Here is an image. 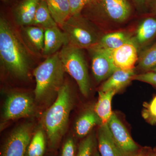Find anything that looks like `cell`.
<instances>
[{
	"label": "cell",
	"mask_w": 156,
	"mask_h": 156,
	"mask_svg": "<svg viewBox=\"0 0 156 156\" xmlns=\"http://www.w3.org/2000/svg\"><path fill=\"white\" fill-rule=\"evenodd\" d=\"M5 17L0 18V60L12 75L21 79L28 77L30 57L26 45Z\"/></svg>",
	"instance_id": "1"
},
{
	"label": "cell",
	"mask_w": 156,
	"mask_h": 156,
	"mask_svg": "<svg viewBox=\"0 0 156 156\" xmlns=\"http://www.w3.org/2000/svg\"><path fill=\"white\" fill-rule=\"evenodd\" d=\"M73 103L70 88L64 83L57 93L56 100L45 113L43 118L48 144L52 150L58 147L67 129Z\"/></svg>",
	"instance_id": "2"
},
{
	"label": "cell",
	"mask_w": 156,
	"mask_h": 156,
	"mask_svg": "<svg viewBox=\"0 0 156 156\" xmlns=\"http://www.w3.org/2000/svg\"><path fill=\"white\" fill-rule=\"evenodd\" d=\"M65 70L58 52L48 56L34 71L35 78V96L38 101L48 99L57 95L64 84Z\"/></svg>",
	"instance_id": "3"
},
{
	"label": "cell",
	"mask_w": 156,
	"mask_h": 156,
	"mask_svg": "<svg viewBox=\"0 0 156 156\" xmlns=\"http://www.w3.org/2000/svg\"><path fill=\"white\" fill-rule=\"evenodd\" d=\"M58 53L66 72L75 80L81 93L84 96H88L90 89V81L82 49L68 44Z\"/></svg>",
	"instance_id": "4"
},
{
	"label": "cell",
	"mask_w": 156,
	"mask_h": 156,
	"mask_svg": "<svg viewBox=\"0 0 156 156\" xmlns=\"http://www.w3.org/2000/svg\"><path fill=\"white\" fill-rule=\"evenodd\" d=\"M61 27L67 36L69 44L79 49H90L100 39L95 29L81 13L70 16Z\"/></svg>",
	"instance_id": "5"
},
{
	"label": "cell",
	"mask_w": 156,
	"mask_h": 156,
	"mask_svg": "<svg viewBox=\"0 0 156 156\" xmlns=\"http://www.w3.org/2000/svg\"><path fill=\"white\" fill-rule=\"evenodd\" d=\"M131 10L128 0H92L82 12L83 11L84 14L90 17H101L121 23L130 17Z\"/></svg>",
	"instance_id": "6"
},
{
	"label": "cell",
	"mask_w": 156,
	"mask_h": 156,
	"mask_svg": "<svg viewBox=\"0 0 156 156\" xmlns=\"http://www.w3.org/2000/svg\"><path fill=\"white\" fill-rule=\"evenodd\" d=\"M32 126H19L7 138L1 147V156H25L32 139Z\"/></svg>",
	"instance_id": "7"
},
{
	"label": "cell",
	"mask_w": 156,
	"mask_h": 156,
	"mask_svg": "<svg viewBox=\"0 0 156 156\" xmlns=\"http://www.w3.org/2000/svg\"><path fill=\"white\" fill-rule=\"evenodd\" d=\"M34 109L32 98L26 93L14 92L8 95L4 107L3 118L5 120L30 116Z\"/></svg>",
	"instance_id": "8"
},
{
	"label": "cell",
	"mask_w": 156,
	"mask_h": 156,
	"mask_svg": "<svg viewBox=\"0 0 156 156\" xmlns=\"http://www.w3.org/2000/svg\"><path fill=\"white\" fill-rule=\"evenodd\" d=\"M112 136L122 156H131L140 149L125 126L113 113L107 123Z\"/></svg>",
	"instance_id": "9"
},
{
	"label": "cell",
	"mask_w": 156,
	"mask_h": 156,
	"mask_svg": "<svg viewBox=\"0 0 156 156\" xmlns=\"http://www.w3.org/2000/svg\"><path fill=\"white\" fill-rule=\"evenodd\" d=\"M89 50L92 55V69L93 76L98 83L108 79L116 70L112 57V51L95 45Z\"/></svg>",
	"instance_id": "10"
},
{
	"label": "cell",
	"mask_w": 156,
	"mask_h": 156,
	"mask_svg": "<svg viewBox=\"0 0 156 156\" xmlns=\"http://www.w3.org/2000/svg\"><path fill=\"white\" fill-rule=\"evenodd\" d=\"M137 46L133 38L131 41L112 50V59L118 68L123 69H134V66L138 60Z\"/></svg>",
	"instance_id": "11"
},
{
	"label": "cell",
	"mask_w": 156,
	"mask_h": 156,
	"mask_svg": "<svg viewBox=\"0 0 156 156\" xmlns=\"http://www.w3.org/2000/svg\"><path fill=\"white\" fill-rule=\"evenodd\" d=\"M58 26L45 29L43 54L47 57L57 53L60 48L69 44L67 36Z\"/></svg>",
	"instance_id": "12"
},
{
	"label": "cell",
	"mask_w": 156,
	"mask_h": 156,
	"mask_svg": "<svg viewBox=\"0 0 156 156\" xmlns=\"http://www.w3.org/2000/svg\"><path fill=\"white\" fill-rule=\"evenodd\" d=\"M41 0H21L13 10L14 20L18 25H32Z\"/></svg>",
	"instance_id": "13"
},
{
	"label": "cell",
	"mask_w": 156,
	"mask_h": 156,
	"mask_svg": "<svg viewBox=\"0 0 156 156\" xmlns=\"http://www.w3.org/2000/svg\"><path fill=\"white\" fill-rule=\"evenodd\" d=\"M45 30L34 25L22 27V38L27 48L34 53H43Z\"/></svg>",
	"instance_id": "14"
},
{
	"label": "cell",
	"mask_w": 156,
	"mask_h": 156,
	"mask_svg": "<svg viewBox=\"0 0 156 156\" xmlns=\"http://www.w3.org/2000/svg\"><path fill=\"white\" fill-rule=\"evenodd\" d=\"M97 140L98 150L101 156H122L115 142L107 123L101 125Z\"/></svg>",
	"instance_id": "15"
},
{
	"label": "cell",
	"mask_w": 156,
	"mask_h": 156,
	"mask_svg": "<svg viewBox=\"0 0 156 156\" xmlns=\"http://www.w3.org/2000/svg\"><path fill=\"white\" fill-rule=\"evenodd\" d=\"M135 75L134 69H118L102 84L100 91L105 92L110 90H115L118 92L133 80V78Z\"/></svg>",
	"instance_id": "16"
},
{
	"label": "cell",
	"mask_w": 156,
	"mask_h": 156,
	"mask_svg": "<svg viewBox=\"0 0 156 156\" xmlns=\"http://www.w3.org/2000/svg\"><path fill=\"white\" fill-rule=\"evenodd\" d=\"M117 92L115 90L98 92V100L95 105V112L99 117L101 124H107L112 115V100Z\"/></svg>",
	"instance_id": "17"
},
{
	"label": "cell",
	"mask_w": 156,
	"mask_h": 156,
	"mask_svg": "<svg viewBox=\"0 0 156 156\" xmlns=\"http://www.w3.org/2000/svg\"><path fill=\"white\" fill-rule=\"evenodd\" d=\"M50 14L61 27L71 16L69 0H45Z\"/></svg>",
	"instance_id": "18"
},
{
	"label": "cell",
	"mask_w": 156,
	"mask_h": 156,
	"mask_svg": "<svg viewBox=\"0 0 156 156\" xmlns=\"http://www.w3.org/2000/svg\"><path fill=\"white\" fill-rule=\"evenodd\" d=\"M99 123L101 124V122L95 111L89 110L85 112L76 123L77 136L80 138L87 136L91 129Z\"/></svg>",
	"instance_id": "19"
},
{
	"label": "cell",
	"mask_w": 156,
	"mask_h": 156,
	"mask_svg": "<svg viewBox=\"0 0 156 156\" xmlns=\"http://www.w3.org/2000/svg\"><path fill=\"white\" fill-rule=\"evenodd\" d=\"M133 39L126 33L117 32L104 36L99 39L96 46L106 50H113L131 41Z\"/></svg>",
	"instance_id": "20"
},
{
	"label": "cell",
	"mask_w": 156,
	"mask_h": 156,
	"mask_svg": "<svg viewBox=\"0 0 156 156\" xmlns=\"http://www.w3.org/2000/svg\"><path fill=\"white\" fill-rule=\"evenodd\" d=\"M156 35V19L146 18L141 21L136 30L134 39L137 45H142L151 41Z\"/></svg>",
	"instance_id": "21"
},
{
	"label": "cell",
	"mask_w": 156,
	"mask_h": 156,
	"mask_svg": "<svg viewBox=\"0 0 156 156\" xmlns=\"http://www.w3.org/2000/svg\"><path fill=\"white\" fill-rule=\"evenodd\" d=\"M32 25L44 30L58 25L51 16L45 0H41L39 2Z\"/></svg>",
	"instance_id": "22"
},
{
	"label": "cell",
	"mask_w": 156,
	"mask_h": 156,
	"mask_svg": "<svg viewBox=\"0 0 156 156\" xmlns=\"http://www.w3.org/2000/svg\"><path fill=\"white\" fill-rule=\"evenodd\" d=\"M46 147L45 134L42 130H39L32 137L25 156H44Z\"/></svg>",
	"instance_id": "23"
},
{
	"label": "cell",
	"mask_w": 156,
	"mask_h": 156,
	"mask_svg": "<svg viewBox=\"0 0 156 156\" xmlns=\"http://www.w3.org/2000/svg\"><path fill=\"white\" fill-rule=\"evenodd\" d=\"M138 66L144 70L151 69L156 66V43L140 55Z\"/></svg>",
	"instance_id": "24"
},
{
	"label": "cell",
	"mask_w": 156,
	"mask_h": 156,
	"mask_svg": "<svg viewBox=\"0 0 156 156\" xmlns=\"http://www.w3.org/2000/svg\"><path fill=\"white\" fill-rule=\"evenodd\" d=\"M92 134L86 136L78 145L76 156H93L97 148V143Z\"/></svg>",
	"instance_id": "25"
},
{
	"label": "cell",
	"mask_w": 156,
	"mask_h": 156,
	"mask_svg": "<svg viewBox=\"0 0 156 156\" xmlns=\"http://www.w3.org/2000/svg\"><path fill=\"white\" fill-rule=\"evenodd\" d=\"M77 150L74 140L69 137L62 146L60 156H76Z\"/></svg>",
	"instance_id": "26"
},
{
	"label": "cell",
	"mask_w": 156,
	"mask_h": 156,
	"mask_svg": "<svg viewBox=\"0 0 156 156\" xmlns=\"http://www.w3.org/2000/svg\"><path fill=\"white\" fill-rule=\"evenodd\" d=\"M92 0H69L71 16L81 14L83 9Z\"/></svg>",
	"instance_id": "27"
},
{
	"label": "cell",
	"mask_w": 156,
	"mask_h": 156,
	"mask_svg": "<svg viewBox=\"0 0 156 156\" xmlns=\"http://www.w3.org/2000/svg\"><path fill=\"white\" fill-rule=\"evenodd\" d=\"M133 80L141 81L156 86V72L151 71L149 72L135 75Z\"/></svg>",
	"instance_id": "28"
},
{
	"label": "cell",
	"mask_w": 156,
	"mask_h": 156,
	"mask_svg": "<svg viewBox=\"0 0 156 156\" xmlns=\"http://www.w3.org/2000/svg\"><path fill=\"white\" fill-rule=\"evenodd\" d=\"M148 112L152 116L156 118V96L154 98L149 106Z\"/></svg>",
	"instance_id": "29"
},
{
	"label": "cell",
	"mask_w": 156,
	"mask_h": 156,
	"mask_svg": "<svg viewBox=\"0 0 156 156\" xmlns=\"http://www.w3.org/2000/svg\"><path fill=\"white\" fill-rule=\"evenodd\" d=\"M151 151L147 148H140L137 152L131 156H148Z\"/></svg>",
	"instance_id": "30"
},
{
	"label": "cell",
	"mask_w": 156,
	"mask_h": 156,
	"mask_svg": "<svg viewBox=\"0 0 156 156\" xmlns=\"http://www.w3.org/2000/svg\"><path fill=\"white\" fill-rule=\"evenodd\" d=\"M133 1L136 4V5L139 7H142L145 5L147 0H133Z\"/></svg>",
	"instance_id": "31"
},
{
	"label": "cell",
	"mask_w": 156,
	"mask_h": 156,
	"mask_svg": "<svg viewBox=\"0 0 156 156\" xmlns=\"http://www.w3.org/2000/svg\"><path fill=\"white\" fill-rule=\"evenodd\" d=\"M151 6L152 11L155 14H156V0H151Z\"/></svg>",
	"instance_id": "32"
},
{
	"label": "cell",
	"mask_w": 156,
	"mask_h": 156,
	"mask_svg": "<svg viewBox=\"0 0 156 156\" xmlns=\"http://www.w3.org/2000/svg\"><path fill=\"white\" fill-rule=\"evenodd\" d=\"M93 156H101L100 154H99V152H98V147L96 149V150L95 151Z\"/></svg>",
	"instance_id": "33"
},
{
	"label": "cell",
	"mask_w": 156,
	"mask_h": 156,
	"mask_svg": "<svg viewBox=\"0 0 156 156\" xmlns=\"http://www.w3.org/2000/svg\"><path fill=\"white\" fill-rule=\"evenodd\" d=\"M148 156H156V155L154 153V151H151Z\"/></svg>",
	"instance_id": "34"
},
{
	"label": "cell",
	"mask_w": 156,
	"mask_h": 156,
	"mask_svg": "<svg viewBox=\"0 0 156 156\" xmlns=\"http://www.w3.org/2000/svg\"><path fill=\"white\" fill-rule=\"evenodd\" d=\"M150 70L151 71L155 72H156V66L153 68L152 69H151Z\"/></svg>",
	"instance_id": "35"
},
{
	"label": "cell",
	"mask_w": 156,
	"mask_h": 156,
	"mask_svg": "<svg viewBox=\"0 0 156 156\" xmlns=\"http://www.w3.org/2000/svg\"><path fill=\"white\" fill-rule=\"evenodd\" d=\"M1 1L2 2H9L11 0H1Z\"/></svg>",
	"instance_id": "36"
},
{
	"label": "cell",
	"mask_w": 156,
	"mask_h": 156,
	"mask_svg": "<svg viewBox=\"0 0 156 156\" xmlns=\"http://www.w3.org/2000/svg\"><path fill=\"white\" fill-rule=\"evenodd\" d=\"M154 153L155 154V155L156 156V150L155 151H154Z\"/></svg>",
	"instance_id": "37"
}]
</instances>
